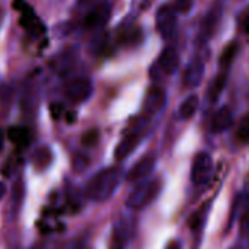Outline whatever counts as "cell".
Returning a JSON list of instances; mask_svg holds the SVG:
<instances>
[{
    "label": "cell",
    "instance_id": "44dd1931",
    "mask_svg": "<svg viewBox=\"0 0 249 249\" xmlns=\"http://www.w3.org/2000/svg\"><path fill=\"white\" fill-rule=\"evenodd\" d=\"M194 6V2L192 0H176V3H175V9L178 12H182V14H186L192 9Z\"/></svg>",
    "mask_w": 249,
    "mask_h": 249
},
{
    "label": "cell",
    "instance_id": "7a4b0ae2",
    "mask_svg": "<svg viewBox=\"0 0 249 249\" xmlns=\"http://www.w3.org/2000/svg\"><path fill=\"white\" fill-rule=\"evenodd\" d=\"M160 189H161L160 180H141L135 186V189L129 194L126 199V205L132 210L145 208L157 198Z\"/></svg>",
    "mask_w": 249,
    "mask_h": 249
},
{
    "label": "cell",
    "instance_id": "6da1fadb",
    "mask_svg": "<svg viewBox=\"0 0 249 249\" xmlns=\"http://www.w3.org/2000/svg\"><path fill=\"white\" fill-rule=\"evenodd\" d=\"M122 180V170L119 167H107L95 173L85 188V195L97 202L107 201L117 189Z\"/></svg>",
    "mask_w": 249,
    "mask_h": 249
},
{
    "label": "cell",
    "instance_id": "277c9868",
    "mask_svg": "<svg viewBox=\"0 0 249 249\" xmlns=\"http://www.w3.org/2000/svg\"><path fill=\"white\" fill-rule=\"evenodd\" d=\"M213 173V159L208 153H199L192 161L191 180L195 185H205Z\"/></svg>",
    "mask_w": 249,
    "mask_h": 249
},
{
    "label": "cell",
    "instance_id": "484cf974",
    "mask_svg": "<svg viewBox=\"0 0 249 249\" xmlns=\"http://www.w3.org/2000/svg\"><path fill=\"white\" fill-rule=\"evenodd\" d=\"M3 144H5V132L2 128H0V151H2V148H3Z\"/></svg>",
    "mask_w": 249,
    "mask_h": 249
},
{
    "label": "cell",
    "instance_id": "52a82bcc",
    "mask_svg": "<svg viewBox=\"0 0 249 249\" xmlns=\"http://www.w3.org/2000/svg\"><path fill=\"white\" fill-rule=\"evenodd\" d=\"M110 14H111V8H110L108 3H100V5L94 6L89 11V14L85 17V21H84L85 28L97 30V28L103 27L108 21Z\"/></svg>",
    "mask_w": 249,
    "mask_h": 249
},
{
    "label": "cell",
    "instance_id": "5bb4252c",
    "mask_svg": "<svg viewBox=\"0 0 249 249\" xmlns=\"http://www.w3.org/2000/svg\"><path fill=\"white\" fill-rule=\"evenodd\" d=\"M8 137L9 140L18 147V148H25L30 145L31 142V132L28 128H24V126H12L8 132Z\"/></svg>",
    "mask_w": 249,
    "mask_h": 249
},
{
    "label": "cell",
    "instance_id": "d6986e66",
    "mask_svg": "<svg viewBox=\"0 0 249 249\" xmlns=\"http://www.w3.org/2000/svg\"><path fill=\"white\" fill-rule=\"evenodd\" d=\"M215 24H217V12H210L204 22H202V27H201V33H199V38L201 40H207L210 38L211 33L214 31L215 28Z\"/></svg>",
    "mask_w": 249,
    "mask_h": 249
},
{
    "label": "cell",
    "instance_id": "83f0119b",
    "mask_svg": "<svg viewBox=\"0 0 249 249\" xmlns=\"http://www.w3.org/2000/svg\"><path fill=\"white\" fill-rule=\"evenodd\" d=\"M75 249H88L87 246H84V245H81V246H76Z\"/></svg>",
    "mask_w": 249,
    "mask_h": 249
},
{
    "label": "cell",
    "instance_id": "f546056e",
    "mask_svg": "<svg viewBox=\"0 0 249 249\" xmlns=\"http://www.w3.org/2000/svg\"><path fill=\"white\" fill-rule=\"evenodd\" d=\"M0 19H2V15H0Z\"/></svg>",
    "mask_w": 249,
    "mask_h": 249
},
{
    "label": "cell",
    "instance_id": "f1b7e54d",
    "mask_svg": "<svg viewBox=\"0 0 249 249\" xmlns=\"http://www.w3.org/2000/svg\"><path fill=\"white\" fill-rule=\"evenodd\" d=\"M81 2H89V0H81Z\"/></svg>",
    "mask_w": 249,
    "mask_h": 249
},
{
    "label": "cell",
    "instance_id": "603a6c76",
    "mask_svg": "<svg viewBox=\"0 0 249 249\" xmlns=\"http://www.w3.org/2000/svg\"><path fill=\"white\" fill-rule=\"evenodd\" d=\"M240 25H242V28H243V31H245V33H249V8L242 14Z\"/></svg>",
    "mask_w": 249,
    "mask_h": 249
},
{
    "label": "cell",
    "instance_id": "9c48e42d",
    "mask_svg": "<svg viewBox=\"0 0 249 249\" xmlns=\"http://www.w3.org/2000/svg\"><path fill=\"white\" fill-rule=\"evenodd\" d=\"M166 104V91L160 87H154L145 97L144 101V111L145 114H156L159 113Z\"/></svg>",
    "mask_w": 249,
    "mask_h": 249
},
{
    "label": "cell",
    "instance_id": "8992f818",
    "mask_svg": "<svg viewBox=\"0 0 249 249\" xmlns=\"http://www.w3.org/2000/svg\"><path fill=\"white\" fill-rule=\"evenodd\" d=\"M176 22H178V11L172 5H164L157 11L156 15V25L157 31L164 37L169 38L175 30H176Z\"/></svg>",
    "mask_w": 249,
    "mask_h": 249
},
{
    "label": "cell",
    "instance_id": "8fae6325",
    "mask_svg": "<svg viewBox=\"0 0 249 249\" xmlns=\"http://www.w3.org/2000/svg\"><path fill=\"white\" fill-rule=\"evenodd\" d=\"M231 123H233L231 111L227 107H221L220 110L214 113L211 119V131L214 134H221L231 126Z\"/></svg>",
    "mask_w": 249,
    "mask_h": 249
},
{
    "label": "cell",
    "instance_id": "3957f363",
    "mask_svg": "<svg viewBox=\"0 0 249 249\" xmlns=\"http://www.w3.org/2000/svg\"><path fill=\"white\" fill-rule=\"evenodd\" d=\"M14 6L15 9H18L21 12V25L22 28L33 37H40L44 31H46V27L44 24L41 22V19L34 14L33 8L24 2V0H15L14 2Z\"/></svg>",
    "mask_w": 249,
    "mask_h": 249
},
{
    "label": "cell",
    "instance_id": "5b68a950",
    "mask_svg": "<svg viewBox=\"0 0 249 249\" xmlns=\"http://www.w3.org/2000/svg\"><path fill=\"white\" fill-rule=\"evenodd\" d=\"M92 94V84L88 78H73L65 85V95L72 103H84Z\"/></svg>",
    "mask_w": 249,
    "mask_h": 249
},
{
    "label": "cell",
    "instance_id": "9a60e30c",
    "mask_svg": "<svg viewBox=\"0 0 249 249\" xmlns=\"http://www.w3.org/2000/svg\"><path fill=\"white\" fill-rule=\"evenodd\" d=\"M198 104H199L198 95H195V94L188 95V97L183 100V103L180 104L179 111H178V116H179L180 119H183V120L191 119V117L195 114V111H196V108H198Z\"/></svg>",
    "mask_w": 249,
    "mask_h": 249
},
{
    "label": "cell",
    "instance_id": "30bf717a",
    "mask_svg": "<svg viewBox=\"0 0 249 249\" xmlns=\"http://www.w3.org/2000/svg\"><path fill=\"white\" fill-rule=\"evenodd\" d=\"M204 76V63L201 60H194L188 65L185 73H183V84L188 88L198 87Z\"/></svg>",
    "mask_w": 249,
    "mask_h": 249
},
{
    "label": "cell",
    "instance_id": "ba28073f",
    "mask_svg": "<svg viewBox=\"0 0 249 249\" xmlns=\"http://www.w3.org/2000/svg\"><path fill=\"white\" fill-rule=\"evenodd\" d=\"M154 167H156V157L151 156V154H148V156L142 157L140 161L135 163V166L129 170L126 179L129 182H134V183L135 182H141L147 176L151 175V172L154 170Z\"/></svg>",
    "mask_w": 249,
    "mask_h": 249
},
{
    "label": "cell",
    "instance_id": "2e32d148",
    "mask_svg": "<svg viewBox=\"0 0 249 249\" xmlns=\"http://www.w3.org/2000/svg\"><path fill=\"white\" fill-rule=\"evenodd\" d=\"M226 82H227V71H221V73L214 78V81L211 82L208 88V98L211 101H215L220 97V94L223 92L226 87Z\"/></svg>",
    "mask_w": 249,
    "mask_h": 249
},
{
    "label": "cell",
    "instance_id": "e0dca14e",
    "mask_svg": "<svg viewBox=\"0 0 249 249\" xmlns=\"http://www.w3.org/2000/svg\"><path fill=\"white\" fill-rule=\"evenodd\" d=\"M237 52H239V44H237V43H230V44L223 50V53H221V56H220V66H221L223 71H227V69L230 68V65H231V62L234 60Z\"/></svg>",
    "mask_w": 249,
    "mask_h": 249
},
{
    "label": "cell",
    "instance_id": "d4e9b609",
    "mask_svg": "<svg viewBox=\"0 0 249 249\" xmlns=\"http://www.w3.org/2000/svg\"><path fill=\"white\" fill-rule=\"evenodd\" d=\"M166 249H182V246H180V243H179L178 240H173V242H170V243L167 245Z\"/></svg>",
    "mask_w": 249,
    "mask_h": 249
},
{
    "label": "cell",
    "instance_id": "7402d4cb",
    "mask_svg": "<svg viewBox=\"0 0 249 249\" xmlns=\"http://www.w3.org/2000/svg\"><path fill=\"white\" fill-rule=\"evenodd\" d=\"M84 144L85 145H88V147H91V145H94L95 142H97V132L95 131H91V132H88L85 137H84Z\"/></svg>",
    "mask_w": 249,
    "mask_h": 249
},
{
    "label": "cell",
    "instance_id": "ffe728a7",
    "mask_svg": "<svg viewBox=\"0 0 249 249\" xmlns=\"http://www.w3.org/2000/svg\"><path fill=\"white\" fill-rule=\"evenodd\" d=\"M236 137L240 142H249V116H245L240 120Z\"/></svg>",
    "mask_w": 249,
    "mask_h": 249
},
{
    "label": "cell",
    "instance_id": "7c38bea8",
    "mask_svg": "<svg viewBox=\"0 0 249 249\" xmlns=\"http://www.w3.org/2000/svg\"><path fill=\"white\" fill-rule=\"evenodd\" d=\"M159 66L163 73L172 75L179 66V54L173 47H167L159 57Z\"/></svg>",
    "mask_w": 249,
    "mask_h": 249
},
{
    "label": "cell",
    "instance_id": "4fadbf2b",
    "mask_svg": "<svg viewBox=\"0 0 249 249\" xmlns=\"http://www.w3.org/2000/svg\"><path fill=\"white\" fill-rule=\"evenodd\" d=\"M138 142H140V135L138 134H129V135H126V137H124L119 142V145L116 147V150H114V159L116 160H124V159H126L137 148Z\"/></svg>",
    "mask_w": 249,
    "mask_h": 249
},
{
    "label": "cell",
    "instance_id": "4316f807",
    "mask_svg": "<svg viewBox=\"0 0 249 249\" xmlns=\"http://www.w3.org/2000/svg\"><path fill=\"white\" fill-rule=\"evenodd\" d=\"M6 194V185L3 182H0V199H2Z\"/></svg>",
    "mask_w": 249,
    "mask_h": 249
},
{
    "label": "cell",
    "instance_id": "ac0fdd59",
    "mask_svg": "<svg viewBox=\"0 0 249 249\" xmlns=\"http://www.w3.org/2000/svg\"><path fill=\"white\" fill-rule=\"evenodd\" d=\"M50 160H52V151L47 147L38 148L33 156V161L37 169H46L50 164Z\"/></svg>",
    "mask_w": 249,
    "mask_h": 249
},
{
    "label": "cell",
    "instance_id": "cb8c5ba5",
    "mask_svg": "<svg viewBox=\"0 0 249 249\" xmlns=\"http://www.w3.org/2000/svg\"><path fill=\"white\" fill-rule=\"evenodd\" d=\"M242 236H243L245 243L249 246V217H246L245 221H243V226H242Z\"/></svg>",
    "mask_w": 249,
    "mask_h": 249
}]
</instances>
